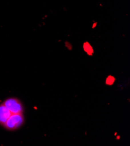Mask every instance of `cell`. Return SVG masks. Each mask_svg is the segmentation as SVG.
Here are the masks:
<instances>
[{
    "mask_svg": "<svg viewBox=\"0 0 130 146\" xmlns=\"http://www.w3.org/2000/svg\"><path fill=\"white\" fill-rule=\"evenodd\" d=\"M23 122L24 118L22 113H12L4 126L8 130H13L20 127Z\"/></svg>",
    "mask_w": 130,
    "mask_h": 146,
    "instance_id": "cell-1",
    "label": "cell"
},
{
    "mask_svg": "<svg viewBox=\"0 0 130 146\" xmlns=\"http://www.w3.org/2000/svg\"><path fill=\"white\" fill-rule=\"evenodd\" d=\"M11 114V112L4 104L0 105V124L4 126Z\"/></svg>",
    "mask_w": 130,
    "mask_h": 146,
    "instance_id": "cell-3",
    "label": "cell"
},
{
    "mask_svg": "<svg viewBox=\"0 0 130 146\" xmlns=\"http://www.w3.org/2000/svg\"><path fill=\"white\" fill-rule=\"evenodd\" d=\"M11 113H23V107L21 102L16 98H8L3 103Z\"/></svg>",
    "mask_w": 130,
    "mask_h": 146,
    "instance_id": "cell-2",
    "label": "cell"
}]
</instances>
